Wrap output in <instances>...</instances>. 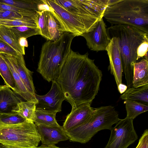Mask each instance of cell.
Masks as SVG:
<instances>
[{"label": "cell", "mask_w": 148, "mask_h": 148, "mask_svg": "<svg viewBox=\"0 0 148 148\" xmlns=\"http://www.w3.org/2000/svg\"><path fill=\"white\" fill-rule=\"evenodd\" d=\"M82 36L86 39L88 48L97 52L106 51L111 40L103 18L97 22L92 30L84 34Z\"/></svg>", "instance_id": "obj_10"}, {"label": "cell", "mask_w": 148, "mask_h": 148, "mask_svg": "<svg viewBox=\"0 0 148 148\" xmlns=\"http://www.w3.org/2000/svg\"><path fill=\"white\" fill-rule=\"evenodd\" d=\"M26 120L15 112L0 113V124L11 125L21 123Z\"/></svg>", "instance_id": "obj_28"}, {"label": "cell", "mask_w": 148, "mask_h": 148, "mask_svg": "<svg viewBox=\"0 0 148 148\" xmlns=\"http://www.w3.org/2000/svg\"><path fill=\"white\" fill-rule=\"evenodd\" d=\"M16 93L6 85H0V113L12 112L22 101Z\"/></svg>", "instance_id": "obj_15"}, {"label": "cell", "mask_w": 148, "mask_h": 148, "mask_svg": "<svg viewBox=\"0 0 148 148\" xmlns=\"http://www.w3.org/2000/svg\"><path fill=\"white\" fill-rule=\"evenodd\" d=\"M75 36L72 33L64 32L56 40H47L42 45L37 71L49 82L58 77Z\"/></svg>", "instance_id": "obj_3"}, {"label": "cell", "mask_w": 148, "mask_h": 148, "mask_svg": "<svg viewBox=\"0 0 148 148\" xmlns=\"http://www.w3.org/2000/svg\"><path fill=\"white\" fill-rule=\"evenodd\" d=\"M5 10H11L18 12L23 16H26L34 18L35 15L25 10L20 9L14 6L0 2V12Z\"/></svg>", "instance_id": "obj_29"}, {"label": "cell", "mask_w": 148, "mask_h": 148, "mask_svg": "<svg viewBox=\"0 0 148 148\" xmlns=\"http://www.w3.org/2000/svg\"><path fill=\"white\" fill-rule=\"evenodd\" d=\"M36 103L28 101H21L18 103L12 112H15L26 120L34 122Z\"/></svg>", "instance_id": "obj_21"}, {"label": "cell", "mask_w": 148, "mask_h": 148, "mask_svg": "<svg viewBox=\"0 0 148 148\" xmlns=\"http://www.w3.org/2000/svg\"><path fill=\"white\" fill-rule=\"evenodd\" d=\"M0 53L12 55H16L18 53L2 39H0Z\"/></svg>", "instance_id": "obj_31"}, {"label": "cell", "mask_w": 148, "mask_h": 148, "mask_svg": "<svg viewBox=\"0 0 148 148\" xmlns=\"http://www.w3.org/2000/svg\"><path fill=\"white\" fill-rule=\"evenodd\" d=\"M0 19H2V17H1V16L0 14Z\"/></svg>", "instance_id": "obj_38"}, {"label": "cell", "mask_w": 148, "mask_h": 148, "mask_svg": "<svg viewBox=\"0 0 148 148\" xmlns=\"http://www.w3.org/2000/svg\"><path fill=\"white\" fill-rule=\"evenodd\" d=\"M88 56L71 50L56 80L72 109L91 103L99 89L102 72Z\"/></svg>", "instance_id": "obj_1"}, {"label": "cell", "mask_w": 148, "mask_h": 148, "mask_svg": "<svg viewBox=\"0 0 148 148\" xmlns=\"http://www.w3.org/2000/svg\"><path fill=\"white\" fill-rule=\"evenodd\" d=\"M0 75L3 79L6 86L17 94L15 81L8 64L0 55Z\"/></svg>", "instance_id": "obj_23"}, {"label": "cell", "mask_w": 148, "mask_h": 148, "mask_svg": "<svg viewBox=\"0 0 148 148\" xmlns=\"http://www.w3.org/2000/svg\"><path fill=\"white\" fill-rule=\"evenodd\" d=\"M133 120L126 117L120 119L110 130L108 142L104 148H127L138 136L134 129Z\"/></svg>", "instance_id": "obj_8"}, {"label": "cell", "mask_w": 148, "mask_h": 148, "mask_svg": "<svg viewBox=\"0 0 148 148\" xmlns=\"http://www.w3.org/2000/svg\"><path fill=\"white\" fill-rule=\"evenodd\" d=\"M0 25L6 27L26 26L38 27L34 18L26 16L14 20L0 19Z\"/></svg>", "instance_id": "obj_25"}, {"label": "cell", "mask_w": 148, "mask_h": 148, "mask_svg": "<svg viewBox=\"0 0 148 148\" xmlns=\"http://www.w3.org/2000/svg\"><path fill=\"white\" fill-rule=\"evenodd\" d=\"M127 112L126 117L133 120L138 115L148 110V105L128 100L124 101Z\"/></svg>", "instance_id": "obj_22"}, {"label": "cell", "mask_w": 148, "mask_h": 148, "mask_svg": "<svg viewBox=\"0 0 148 148\" xmlns=\"http://www.w3.org/2000/svg\"><path fill=\"white\" fill-rule=\"evenodd\" d=\"M48 23L49 40L53 41L58 39L63 33L60 30V26L57 21L49 11L45 10Z\"/></svg>", "instance_id": "obj_24"}, {"label": "cell", "mask_w": 148, "mask_h": 148, "mask_svg": "<svg viewBox=\"0 0 148 148\" xmlns=\"http://www.w3.org/2000/svg\"><path fill=\"white\" fill-rule=\"evenodd\" d=\"M47 10L55 18L62 33L69 32L76 36H82L92 30L97 22L103 18L99 17L79 15L70 12L56 3L54 0H42Z\"/></svg>", "instance_id": "obj_6"}, {"label": "cell", "mask_w": 148, "mask_h": 148, "mask_svg": "<svg viewBox=\"0 0 148 148\" xmlns=\"http://www.w3.org/2000/svg\"><path fill=\"white\" fill-rule=\"evenodd\" d=\"M118 90L119 92L121 94L124 93L127 89V86L126 85L122 83L120 84L117 86Z\"/></svg>", "instance_id": "obj_35"}, {"label": "cell", "mask_w": 148, "mask_h": 148, "mask_svg": "<svg viewBox=\"0 0 148 148\" xmlns=\"http://www.w3.org/2000/svg\"><path fill=\"white\" fill-rule=\"evenodd\" d=\"M103 17L112 25H129L148 34V0H110Z\"/></svg>", "instance_id": "obj_4"}, {"label": "cell", "mask_w": 148, "mask_h": 148, "mask_svg": "<svg viewBox=\"0 0 148 148\" xmlns=\"http://www.w3.org/2000/svg\"><path fill=\"white\" fill-rule=\"evenodd\" d=\"M42 144L55 145L58 143L69 140L62 126H49L36 125Z\"/></svg>", "instance_id": "obj_14"}, {"label": "cell", "mask_w": 148, "mask_h": 148, "mask_svg": "<svg viewBox=\"0 0 148 148\" xmlns=\"http://www.w3.org/2000/svg\"><path fill=\"white\" fill-rule=\"evenodd\" d=\"M0 2L14 6L34 15L37 11L41 10L43 3L42 0H0Z\"/></svg>", "instance_id": "obj_18"}, {"label": "cell", "mask_w": 148, "mask_h": 148, "mask_svg": "<svg viewBox=\"0 0 148 148\" xmlns=\"http://www.w3.org/2000/svg\"><path fill=\"white\" fill-rule=\"evenodd\" d=\"M135 148H148V130H145Z\"/></svg>", "instance_id": "obj_33"}, {"label": "cell", "mask_w": 148, "mask_h": 148, "mask_svg": "<svg viewBox=\"0 0 148 148\" xmlns=\"http://www.w3.org/2000/svg\"><path fill=\"white\" fill-rule=\"evenodd\" d=\"M148 40L142 43L138 46L137 50V60L139 59L148 56Z\"/></svg>", "instance_id": "obj_32"}, {"label": "cell", "mask_w": 148, "mask_h": 148, "mask_svg": "<svg viewBox=\"0 0 148 148\" xmlns=\"http://www.w3.org/2000/svg\"><path fill=\"white\" fill-rule=\"evenodd\" d=\"M148 84V60L145 58L136 62L134 66L132 87Z\"/></svg>", "instance_id": "obj_16"}, {"label": "cell", "mask_w": 148, "mask_h": 148, "mask_svg": "<svg viewBox=\"0 0 148 148\" xmlns=\"http://www.w3.org/2000/svg\"><path fill=\"white\" fill-rule=\"evenodd\" d=\"M18 38L23 37L27 38L30 36L40 35L38 27L26 26L8 27Z\"/></svg>", "instance_id": "obj_27"}, {"label": "cell", "mask_w": 148, "mask_h": 148, "mask_svg": "<svg viewBox=\"0 0 148 148\" xmlns=\"http://www.w3.org/2000/svg\"><path fill=\"white\" fill-rule=\"evenodd\" d=\"M0 36L2 40L19 53L25 54V48L21 46L19 38L8 27L0 25Z\"/></svg>", "instance_id": "obj_19"}, {"label": "cell", "mask_w": 148, "mask_h": 148, "mask_svg": "<svg viewBox=\"0 0 148 148\" xmlns=\"http://www.w3.org/2000/svg\"><path fill=\"white\" fill-rule=\"evenodd\" d=\"M91 104L90 103H82L72 109L62 126L66 132L82 124L90 118L94 109L91 106Z\"/></svg>", "instance_id": "obj_12"}, {"label": "cell", "mask_w": 148, "mask_h": 148, "mask_svg": "<svg viewBox=\"0 0 148 148\" xmlns=\"http://www.w3.org/2000/svg\"><path fill=\"white\" fill-rule=\"evenodd\" d=\"M110 39L117 38L121 56L123 72L127 89L132 87L134 66L136 62L139 45L148 40V34L136 27L125 25H111L107 28Z\"/></svg>", "instance_id": "obj_2"}, {"label": "cell", "mask_w": 148, "mask_h": 148, "mask_svg": "<svg viewBox=\"0 0 148 148\" xmlns=\"http://www.w3.org/2000/svg\"><path fill=\"white\" fill-rule=\"evenodd\" d=\"M119 114L111 106L94 108L90 118L84 123L71 130L66 132L70 141L86 143L99 131L110 130L112 126L120 120Z\"/></svg>", "instance_id": "obj_5"}, {"label": "cell", "mask_w": 148, "mask_h": 148, "mask_svg": "<svg viewBox=\"0 0 148 148\" xmlns=\"http://www.w3.org/2000/svg\"><path fill=\"white\" fill-rule=\"evenodd\" d=\"M2 19L14 20L22 18L23 16L19 13L11 10H5L0 12Z\"/></svg>", "instance_id": "obj_30"}, {"label": "cell", "mask_w": 148, "mask_h": 148, "mask_svg": "<svg viewBox=\"0 0 148 148\" xmlns=\"http://www.w3.org/2000/svg\"><path fill=\"white\" fill-rule=\"evenodd\" d=\"M37 102L36 110L57 113L61 111L62 102L66 99L64 94L56 80L52 81L49 92L43 95L36 94Z\"/></svg>", "instance_id": "obj_9"}, {"label": "cell", "mask_w": 148, "mask_h": 148, "mask_svg": "<svg viewBox=\"0 0 148 148\" xmlns=\"http://www.w3.org/2000/svg\"><path fill=\"white\" fill-rule=\"evenodd\" d=\"M18 42L20 45L22 47H27L28 46L27 40L25 38L22 37L19 38Z\"/></svg>", "instance_id": "obj_34"}, {"label": "cell", "mask_w": 148, "mask_h": 148, "mask_svg": "<svg viewBox=\"0 0 148 148\" xmlns=\"http://www.w3.org/2000/svg\"><path fill=\"white\" fill-rule=\"evenodd\" d=\"M0 39H2V38H1V37L0 36Z\"/></svg>", "instance_id": "obj_39"}, {"label": "cell", "mask_w": 148, "mask_h": 148, "mask_svg": "<svg viewBox=\"0 0 148 148\" xmlns=\"http://www.w3.org/2000/svg\"><path fill=\"white\" fill-rule=\"evenodd\" d=\"M57 113L36 110L34 122L35 125H43L49 126L60 125L56 119Z\"/></svg>", "instance_id": "obj_20"}, {"label": "cell", "mask_w": 148, "mask_h": 148, "mask_svg": "<svg viewBox=\"0 0 148 148\" xmlns=\"http://www.w3.org/2000/svg\"><path fill=\"white\" fill-rule=\"evenodd\" d=\"M120 98L125 101H134L148 105V84L128 88L121 95Z\"/></svg>", "instance_id": "obj_17"}, {"label": "cell", "mask_w": 148, "mask_h": 148, "mask_svg": "<svg viewBox=\"0 0 148 148\" xmlns=\"http://www.w3.org/2000/svg\"><path fill=\"white\" fill-rule=\"evenodd\" d=\"M35 148H61L56 146L55 145H45L42 144L40 146H37Z\"/></svg>", "instance_id": "obj_36"}, {"label": "cell", "mask_w": 148, "mask_h": 148, "mask_svg": "<svg viewBox=\"0 0 148 148\" xmlns=\"http://www.w3.org/2000/svg\"><path fill=\"white\" fill-rule=\"evenodd\" d=\"M110 39L106 51L109 60V70L114 77L117 87L122 83L123 71L121 59L117 38L112 37Z\"/></svg>", "instance_id": "obj_13"}, {"label": "cell", "mask_w": 148, "mask_h": 148, "mask_svg": "<svg viewBox=\"0 0 148 148\" xmlns=\"http://www.w3.org/2000/svg\"><path fill=\"white\" fill-rule=\"evenodd\" d=\"M0 148H7L5 146L0 143Z\"/></svg>", "instance_id": "obj_37"}, {"label": "cell", "mask_w": 148, "mask_h": 148, "mask_svg": "<svg viewBox=\"0 0 148 148\" xmlns=\"http://www.w3.org/2000/svg\"><path fill=\"white\" fill-rule=\"evenodd\" d=\"M34 19L39 29L40 35L47 40H49L47 19L45 10L37 11Z\"/></svg>", "instance_id": "obj_26"}, {"label": "cell", "mask_w": 148, "mask_h": 148, "mask_svg": "<svg viewBox=\"0 0 148 148\" xmlns=\"http://www.w3.org/2000/svg\"><path fill=\"white\" fill-rule=\"evenodd\" d=\"M40 141L32 121L26 120L17 124H0V143L7 148H35Z\"/></svg>", "instance_id": "obj_7"}, {"label": "cell", "mask_w": 148, "mask_h": 148, "mask_svg": "<svg viewBox=\"0 0 148 148\" xmlns=\"http://www.w3.org/2000/svg\"><path fill=\"white\" fill-rule=\"evenodd\" d=\"M0 55L10 62L16 70L28 91L36 97V94L32 77L33 72L26 67L23 55L19 53L12 55L2 53H0Z\"/></svg>", "instance_id": "obj_11"}]
</instances>
